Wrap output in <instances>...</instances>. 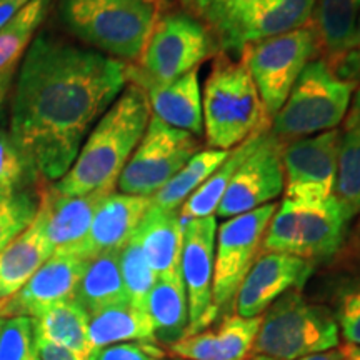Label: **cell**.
I'll return each instance as SVG.
<instances>
[{
  "mask_svg": "<svg viewBox=\"0 0 360 360\" xmlns=\"http://www.w3.org/2000/svg\"><path fill=\"white\" fill-rule=\"evenodd\" d=\"M127 85L122 60L49 34L32 40L17 74L8 134L37 182L64 177Z\"/></svg>",
  "mask_w": 360,
  "mask_h": 360,
  "instance_id": "6da1fadb",
  "label": "cell"
},
{
  "mask_svg": "<svg viewBox=\"0 0 360 360\" xmlns=\"http://www.w3.org/2000/svg\"><path fill=\"white\" fill-rule=\"evenodd\" d=\"M150 117L146 92L129 82L90 130L72 167L51 187L57 193L72 197L115 188L120 172L146 134Z\"/></svg>",
  "mask_w": 360,
  "mask_h": 360,
  "instance_id": "7a4b0ae2",
  "label": "cell"
},
{
  "mask_svg": "<svg viewBox=\"0 0 360 360\" xmlns=\"http://www.w3.org/2000/svg\"><path fill=\"white\" fill-rule=\"evenodd\" d=\"M204 134L209 148L231 150L257 132L270 130L259 90L242 60L220 53L204 85Z\"/></svg>",
  "mask_w": 360,
  "mask_h": 360,
  "instance_id": "3957f363",
  "label": "cell"
},
{
  "mask_svg": "<svg viewBox=\"0 0 360 360\" xmlns=\"http://www.w3.org/2000/svg\"><path fill=\"white\" fill-rule=\"evenodd\" d=\"M64 25L117 60L139 62L160 8L152 0H60Z\"/></svg>",
  "mask_w": 360,
  "mask_h": 360,
  "instance_id": "277c9868",
  "label": "cell"
},
{
  "mask_svg": "<svg viewBox=\"0 0 360 360\" xmlns=\"http://www.w3.org/2000/svg\"><path fill=\"white\" fill-rule=\"evenodd\" d=\"M355 85L339 79L323 58H315L295 80L270 134L283 143L334 130L347 117Z\"/></svg>",
  "mask_w": 360,
  "mask_h": 360,
  "instance_id": "5b68a950",
  "label": "cell"
},
{
  "mask_svg": "<svg viewBox=\"0 0 360 360\" xmlns=\"http://www.w3.org/2000/svg\"><path fill=\"white\" fill-rule=\"evenodd\" d=\"M339 345V323L321 305L304 299L299 289L289 290L270 305L260 321L250 357L299 360L323 354Z\"/></svg>",
  "mask_w": 360,
  "mask_h": 360,
  "instance_id": "8992f818",
  "label": "cell"
},
{
  "mask_svg": "<svg viewBox=\"0 0 360 360\" xmlns=\"http://www.w3.org/2000/svg\"><path fill=\"white\" fill-rule=\"evenodd\" d=\"M347 224L334 197L315 202L285 199L270 219L262 250L309 262L330 259L344 244Z\"/></svg>",
  "mask_w": 360,
  "mask_h": 360,
  "instance_id": "52a82bcc",
  "label": "cell"
},
{
  "mask_svg": "<svg viewBox=\"0 0 360 360\" xmlns=\"http://www.w3.org/2000/svg\"><path fill=\"white\" fill-rule=\"evenodd\" d=\"M270 119L282 109L295 80L321 56V42L312 22L294 32L247 44L240 52Z\"/></svg>",
  "mask_w": 360,
  "mask_h": 360,
  "instance_id": "ba28073f",
  "label": "cell"
},
{
  "mask_svg": "<svg viewBox=\"0 0 360 360\" xmlns=\"http://www.w3.org/2000/svg\"><path fill=\"white\" fill-rule=\"evenodd\" d=\"M212 34L186 12L157 17L139 67L129 65L130 74L150 82L165 84L182 77L219 52Z\"/></svg>",
  "mask_w": 360,
  "mask_h": 360,
  "instance_id": "9c48e42d",
  "label": "cell"
},
{
  "mask_svg": "<svg viewBox=\"0 0 360 360\" xmlns=\"http://www.w3.org/2000/svg\"><path fill=\"white\" fill-rule=\"evenodd\" d=\"M195 135L164 124L152 115L142 141L117 180L120 193L154 197L197 152Z\"/></svg>",
  "mask_w": 360,
  "mask_h": 360,
  "instance_id": "30bf717a",
  "label": "cell"
},
{
  "mask_svg": "<svg viewBox=\"0 0 360 360\" xmlns=\"http://www.w3.org/2000/svg\"><path fill=\"white\" fill-rule=\"evenodd\" d=\"M276 210L277 204L270 202L252 212L231 217L220 225L212 282L215 319L236 299L242 281L257 260L265 232Z\"/></svg>",
  "mask_w": 360,
  "mask_h": 360,
  "instance_id": "8fae6325",
  "label": "cell"
},
{
  "mask_svg": "<svg viewBox=\"0 0 360 360\" xmlns=\"http://www.w3.org/2000/svg\"><path fill=\"white\" fill-rule=\"evenodd\" d=\"M340 137L334 129L281 146L285 199L315 202L334 195Z\"/></svg>",
  "mask_w": 360,
  "mask_h": 360,
  "instance_id": "7c38bea8",
  "label": "cell"
},
{
  "mask_svg": "<svg viewBox=\"0 0 360 360\" xmlns=\"http://www.w3.org/2000/svg\"><path fill=\"white\" fill-rule=\"evenodd\" d=\"M215 215L184 222L182 278L188 302L187 334L205 330L215 321L212 309V282L215 264Z\"/></svg>",
  "mask_w": 360,
  "mask_h": 360,
  "instance_id": "4fadbf2b",
  "label": "cell"
},
{
  "mask_svg": "<svg viewBox=\"0 0 360 360\" xmlns=\"http://www.w3.org/2000/svg\"><path fill=\"white\" fill-rule=\"evenodd\" d=\"M283 191V167L281 143L269 135L267 141L238 167L222 200L217 215L224 219L252 212L270 204Z\"/></svg>",
  "mask_w": 360,
  "mask_h": 360,
  "instance_id": "5bb4252c",
  "label": "cell"
},
{
  "mask_svg": "<svg viewBox=\"0 0 360 360\" xmlns=\"http://www.w3.org/2000/svg\"><path fill=\"white\" fill-rule=\"evenodd\" d=\"M312 274L309 260L277 252H265L255 260L236 295L237 315L259 317L289 290L299 289Z\"/></svg>",
  "mask_w": 360,
  "mask_h": 360,
  "instance_id": "9a60e30c",
  "label": "cell"
},
{
  "mask_svg": "<svg viewBox=\"0 0 360 360\" xmlns=\"http://www.w3.org/2000/svg\"><path fill=\"white\" fill-rule=\"evenodd\" d=\"M89 260L53 254L22 289L0 305V317H37L53 304L72 299Z\"/></svg>",
  "mask_w": 360,
  "mask_h": 360,
  "instance_id": "2e32d148",
  "label": "cell"
},
{
  "mask_svg": "<svg viewBox=\"0 0 360 360\" xmlns=\"http://www.w3.org/2000/svg\"><path fill=\"white\" fill-rule=\"evenodd\" d=\"M110 192L114 188L72 197L62 195L49 187L40 193L39 214L53 254H74L87 237L98 205Z\"/></svg>",
  "mask_w": 360,
  "mask_h": 360,
  "instance_id": "e0dca14e",
  "label": "cell"
},
{
  "mask_svg": "<svg viewBox=\"0 0 360 360\" xmlns=\"http://www.w3.org/2000/svg\"><path fill=\"white\" fill-rule=\"evenodd\" d=\"M152 205V197L110 192L98 205L87 237L72 255L94 259L105 252L120 250L130 240Z\"/></svg>",
  "mask_w": 360,
  "mask_h": 360,
  "instance_id": "ac0fdd59",
  "label": "cell"
},
{
  "mask_svg": "<svg viewBox=\"0 0 360 360\" xmlns=\"http://www.w3.org/2000/svg\"><path fill=\"white\" fill-rule=\"evenodd\" d=\"M129 82L139 85L146 92L152 115L162 122L195 137L204 134L199 69L165 84L137 77L130 74L129 69Z\"/></svg>",
  "mask_w": 360,
  "mask_h": 360,
  "instance_id": "d6986e66",
  "label": "cell"
},
{
  "mask_svg": "<svg viewBox=\"0 0 360 360\" xmlns=\"http://www.w3.org/2000/svg\"><path fill=\"white\" fill-rule=\"evenodd\" d=\"M262 317L229 315L214 330H200L174 342L170 350L184 360H245Z\"/></svg>",
  "mask_w": 360,
  "mask_h": 360,
  "instance_id": "ffe728a7",
  "label": "cell"
},
{
  "mask_svg": "<svg viewBox=\"0 0 360 360\" xmlns=\"http://www.w3.org/2000/svg\"><path fill=\"white\" fill-rule=\"evenodd\" d=\"M270 0H179L184 12L200 22L224 51L240 53L257 13Z\"/></svg>",
  "mask_w": 360,
  "mask_h": 360,
  "instance_id": "44dd1931",
  "label": "cell"
},
{
  "mask_svg": "<svg viewBox=\"0 0 360 360\" xmlns=\"http://www.w3.org/2000/svg\"><path fill=\"white\" fill-rule=\"evenodd\" d=\"M134 236L157 278H182L184 224L177 210L150 205Z\"/></svg>",
  "mask_w": 360,
  "mask_h": 360,
  "instance_id": "7402d4cb",
  "label": "cell"
},
{
  "mask_svg": "<svg viewBox=\"0 0 360 360\" xmlns=\"http://www.w3.org/2000/svg\"><path fill=\"white\" fill-rule=\"evenodd\" d=\"M53 255L40 214L27 231L0 250V305L15 295Z\"/></svg>",
  "mask_w": 360,
  "mask_h": 360,
  "instance_id": "603a6c76",
  "label": "cell"
},
{
  "mask_svg": "<svg viewBox=\"0 0 360 360\" xmlns=\"http://www.w3.org/2000/svg\"><path fill=\"white\" fill-rule=\"evenodd\" d=\"M360 0H317L312 24L321 42V56L332 70L355 44Z\"/></svg>",
  "mask_w": 360,
  "mask_h": 360,
  "instance_id": "cb8c5ba5",
  "label": "cell"
},
{
  "mask_svg": "<svg viewBox=\"0 0 360 360\" xmlns=\"http://www.w3.org/2000/svg\"><path fill=\"white\" fill-rule=\"evenodd\" d=\"M89 321L87 310L74 299L53 304L32 319L35 337L70 350L82 360L94 350L89 339Z\"/></svg>",
  "mask_w": 360,
  "mask_h": 360,
  "instance_id": "d4e9b609",
  "label": "cell"
},
{
  "mask_svg": "<svg viewBox=\"0 0 360 360\" xmlns=\"http://www.w3.org/2000/svg\"><path fill=\"white\" fill-rule=\"evenodd\" d=\"M269 135L270 130L257 132L250 135L249 139H245L242 143H238L237 147L229 150L227 159L220 164V167L180 207L179 215L182 224L188 222L192 219L209 217V215H214L217 212L220 200H222L224 193L227 191L229 184H231V180L236 175L238 167L267 141Z\"/></svg>",
  "mask_w": 360,
  "mask_h": 360,
  "instance_id": "484cf974",
  "label": "cell"
},
{
  "mask_svg": "<svg viewBox=\"0 0 360 360\" xmlns=\"http://www.w3.org/2000/svg\"><path fill=\"white\" fill-rule=\"evenodd\" d=\"M89 339L92 349H98L122 342H150L155 330L147 310L122 302L90 315Z\"/></svg>",
  "mask_w": 360,
  "mask_h": 360,
  "instance_id": "4316f807",
  "label": "cell"
},
{
  "mask_svg": "<svg viewBox=\"0 0 360 360\" xmlns=\"http://www.w3.org/2000/svg\"><path fill=\"white\" fill-rule=\"evenodd\" d=\"M72 299L77 300L89 315L110 305L129 302L120 274L119 250L105 252L89 260Z\"/></svg>",
  "mask_w": 360,
  "mask_h": 360,
  "instance_id": "83f0119b",
  "label": "cell"
},
{
  "mask_svg": "<svg viewBox=\"0 0 360 360\" xmlns=\"http://www.w3.org/2000/svg\"><path fill=\"white\" fill-rule=\"evenodd\" d=\"M146 310L154 323L155 337L172 345L188 328V302L184 278H157L147 297Z\"/></svg>",
  "mask_w": 360,
  "mask_h": 360,
  "instance_id": "f1b7e54d",
  "label": "cell"
},
{
  "mask_svg": "<svg viewBox=\"0 0 360 360\" xmlns=\"http://www.w3.org/2000/svg\"><path fill=\"white\" fill-rule=\"evenodd\" d=\"M229 150H199L172 179L152 197V205L162 210H179L188 197L227 159Z\"/></svg>",
  "mask_w": 360,
  "mask_h": 360,
  "instance_id": "f546056e",
  "label": "cell"
},
{
  "mask_svg": "<svg viewBox=\"0 0 360 360\" xmlns=\"http://www.w3.org/2000/svg\"><path fill=\"white\" fill-rule=\"evenodd\" d=\"M52 0H29L6 25L0 29V72L15 69L35 39V32L47 19Z\"/></svg>",
  "mask_w": 360,
  "mask_h": 360,
  "instance_id": "4dcf8cb0",
  "label": "cell"
},
{
  "mask_svg": "<svg viewBox=\"0 0 360 360\" xmlns=\"http://www.w3.org/2000/svg\"><path fill=\"white\" fill-rule=\"evenodd\" d=\"M317 0H270L247 30L245 45L294 32L312 22Z\"/></svg>",
  "mask_w": 360,
  "mask_h": 360,
  "instance_id": "1f68e13d",
  "label": "cell"
},
{
  "mask_svg": "<svg viewBox=\"0 0 360 360\" xmlns=\"http://www.w3.org/2000/svg\"><path fill=\"white\" fill-rule=\"evenodd\" d=\"M334 199L340 205L345 219L352 220L360 214V132L344 130L340 137L339 160Z\"/></svg>",
  "mask_w": 360,
  "mask_h": 360,
  "instance_id": "d6a6232c",
  "label": "cell"
},
{
  "mask_svg": "<svg viewBox=\"0 0 360 360\" xmlns=\"http://www.w3.org/2000/svg\"><path fill=\"white\" fill-rule=\"evenodd\" d=\"M40 207L34 186L0 192V250L32 225Z\"/></svg>",
  "mask_w": 360,
  "mask_h": 360,
  "instance_id": "836d02e7",
  "label": "cell"
},
{
  "mask_svg": "<svg viewBox=\"0 0 360 360\" xmlns=\"http://www.w3.org/2000/svg\"><path fill=\"white\" fill-rule=\"evenodd\" d=\"M119 265L129 302L146 310L147 297L157 282V277L135 236L130 237L127 244L119 250Z\"/></svg>",
  "mask_w": 360,
  "mask_h": 360,
  "instance_id": "e575fe53",
  "label": "cell"
},
{
  "mask_svg": "<svg viewBox=\"0 0 360 360\" xmlns=\"http://www.w3.org/2000/svg\"><path fill=\"white\" fill-rule=\"evenodd\" d=\"M0 360H42L32 319L4 317L0 327Z\"/></svg>",
  "mask_w": 360,
  "mask_h": 360,
  "instance_id": "d590c367",
  "label": "cell"
},
{
  "mask_svg": "<svg viewBox=\"0 0 360 360\" xmlns=\"http://www.w3.org/2000/svg\"><path fill=\"white\" fill-rule=\"evenodd\" d=\"M37 179L13 143L11 134L0 130V192L35 186Z\"/></svg>",
  "mask_w": 360,
  "mask_h": 360,
  "instance_id": "8d00e7d4",
  "label": "cell"
},
{
  "mask_svg": "<svg viewBox=\"0 0 360 360\" xmlns=\"http://www.w3.org/2000/svg\"><path fill=\"white\" fill-rule=\"evenodd\" d=\"M337 319L347 344L360 345V281L340 295Z\"/></svg>",
  "mask_w": 360,
  "mask_h": 360,
  "instance_id": "74e56055",
  "label": "cell"
},
{
  "mask_svg": "<svg viewBox=\"0 0 360 360\" xmlns=\"http://www.w3.org/2000/svg\"><path fill=\"white\" fill-rule=\"evenodd\" d=\"M85 360H164V354L146 342H122L94 349Z\"/></svg>",
  "mask_w": 360,
  "mask_h": 360,
  "instance_id": "f35d334b",
  "label": "cell"
},
{
  "mask_svg": "<svg viewBox=\"0 0 360 360\" xmlns=\"http://www.w3.org/2000/svg\"><path fill=\"white\" fill-rule=\"evenodd\" d=\"M335 75L345 82L354 84L355 87L360 84V17L357 22V34H355V44L350 52L340 60V64L334 69Z\"/></svg>",
  "mask_w": 360,
  "mask_h": 360,
  "instance_id": "ab89813d",
  "label": "cell"
},
{
  "mask_svg": "<svg viewBox=\"0 0 360 360\" xmlns=\"http://www.w3.org/2000/svg\"><path fill=\"white\" fill-rule=\"evenodd\" d=\"M35 339H37L40 359L42 360H82L75 354H72L70 350L58 347V345L52 344V342L39 339V337H35Z\"/></svg>",
  "mask_w": 360,
  "mask_h": 360,
  "instance_id": "60d3db41",
  "label": "cell"
},
{
  "mask_svg": "<svg viewBox=\"0 0 360 360\" xmlns=\"http://www.w3.org/2000/svg\"><path fill=\"white\" fill-rule=\"evenodd\" d=\"M29 0H0V29L20 11Z\"/></svg>",
  "mask_w": 360,
  "mask_h": 360,
  "instance_id": "b9f144b4",
  "label": "cell"
},
{
  "mask_svg": "<svg viewBox=\"0 0 360 360\" xmlns=\"http://www.w3.org/2000/svg\"><path fill=\"white\" fill-rule=\"evenodd\" d=\"M345 130H359L360 132V87L357 89L354 101L350 102L347 117H345Z\"/></svg>",
  "mask_w": 360,
  "mask_h": 360,
  "instance_id": "7bdbcfd3",
  "label": "cell"
},
{
  "mask_svg": "<svg viewBox=\"0 0 360 360\" xmlns=\"http://www.w3.org/2000/svg\"><path fill=\"white\" fill-rule=\"evenodd\" d=\"M347 252H349V257H352L354 260H359L360 262V219L359 222L355 224L352 233H350Z\"/></svg>",
  "mask_w": 360,
  "mask_h": 360,
  "instance_id": "ee69618b",
  "label": "cell"
},
{
  "mask_svg": "<svg viewBox=\"0 0 360 360\" xmlns=\"http://www.w3.org/2000/svg\"><path fill=\"white\" fill-rule=\"evenodd\" d=\"M337 360H360V345L347 344L335 350Z\"/></svg>",
  "mask_w": 360,
  "mask_h": 360,
  "instance_id": "f6af8a7d",
  "label": "cell"
},
{
  "mask_svg": "<svg viewBox=\"0 0 360 360\" xmlns=\"http://www.w3.org/2000/svg\"><path fill=\"white\" fill-rule=\"evenodd\" d=\"M13 70L15 69H7L0 72V107H2L4 101H6L8 89H11L12 79H13Z\"/></svg>",
  "mask_w": 360,
  "mask_h": 360,
  "instance_id": "bcb514c9",
  "label": "cell"
},
{
  "mask_svg": "<svg viewBox=\"0 0 360 360\" xmlns=\"http://www.w3.org/2000/svg\"><path fill=\"white\" fill-rule=\"evenodd\" d=\"M249 360H274V359H269V357H260V355H255V357H250ZM299 360H337V355H335V352H323V354L310 355V357L299 359Z\"/></svg>",
  "mask_w": 360,
  "mask_h": 360,
  "instance_id": "7dc6e473",
  "label": "cell"
},
{
  "mask_svg": "<svg viewBox=\"0 0 360 360\" xmlns=\"http://www.w3.org/2000/svg\"><path fill=\"white\" fill-rule=\"evenodd\" d=\"M152 2H154V4H155V6L160 8V7H162V6H164V4H165V0H152Z\"/></svg>",
  "mask_w": 360,
  "mask_h": 360,
  "instance_id": "c3c4849f",
  "label": "cell"
},
{
  "mask_svg": "<svg viewBox=\"0 0 360 360\" xmlns=\"http://www.w3.org/2000/svg\"><path fill=\"white\" fill-rule=\"evenodd\" d=\"M2 322H4V317H0V327H2Z\"/></svg>",
  "mask_w": 360,
  "mask_h": 360,
  "instance_id": "681fc988",
  "label": "cell"
},
{
  "mask_svg": "<svg viewBox=\"0 0 360 360\" xmlns=\"http://www.w3.org/2000/svg\"><path fill=\"white\" fill-rule=\"evenodd\" d=\"M179 360H184V359H179Z\"/></svg>",
  "mask_w": 360,
  "mask_h": 360,
  "instance_id": "f907efd6",
  "label": "cell"
}]
</instances>
